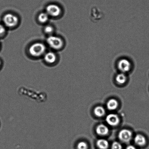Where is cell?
<instances>
[{
	"label": "cell",
	"mask_w": 149,
	"mask_h": 149,
	"mask_svg": "<svg viewBox=\"0 0 149 149\" xmlns=\"http://www.w3.org/2000/svg\"><path fill=\"white\" fill-rule=\"evenodd\" d=\"M46 45L41 42H36L29 47L28 52L29 55L33 58H38L43 56L47 52Z\"/></svg>",
	"instance_id": "1"
},
{
	"label": "cell",
	"mask_w": 149,
	"mask_h": 149,
	"mask_svg": "<svg viewBox=\"0 0 149 149\" xmlns=\"http://www.w3.org/2000/svg\"><path fill=\"white\" fill-rule=\"evenodd\" d=\"M46 43L49 47L54 51L61 50L65 45L63 39L54 34L47 36Z\"/></svg>",
	"instance_id": "2"
},
{
	"label": "cell",
	"mask_w": 149,
	"mask_h": 149,
	"mask_svg": "<svg viewBox=\"0 0 149 149\" xmlns=\"http://www.w3.org/2000/svg\"><path fill=\"white\" fill-rule=\"evenodd\" d=\"M3 23L7 28H14L17 26L19 19L16 15L12 13H7L3 17Z\"/></svg>",
	"instance_id": "3"
},
{
	"label": "cell",
	"mask_w": 149,
	"mask_h": 149,
	"mask_svg": "<svg viewBox=\"0 0 149 149\" xmlns=\"http://www.w3.org/2000/svg\"><path fill=\"white\" fill-rule=\"evenodd\" d=\"M45 12L49 17L53 18H57L59 17L62 13L61 7L55 4H50L47 6Z\"/></svg>",
	"instance_id": "4"
},
{
	"label": "cell",
	"mask_w": 149,
	"mask_h": 149,
	"mask_svg": "<svg viewBox=\"0 0 149 149\" xmlns=\"http://www.w3.org/2000/svg\"><path fill=\"white\" fill-rule=\"evenodd\" d=\"M43 57L45 62L49 65L54 64L58 59L56 54L52 51L46 52Z\"/></svg>",
	"instance_id": "5"
},
{
	"label": "cell",
	"mask_w": 149,
	"mask_h": 149,
	"mask_svg": "<svg viewBox=\"0 0 149 149\" xmlns=\"http://www.w3.org/2000/svg\"><path fill=\"white\" fill-rule=\"evenodd\" d=\"M132 132L128 129L121 130L118 134V137L120 141L124 143L129 142L132 139Z\"/></svg>",
	"instance_id": "6"
},
{
	"label": "cell",
	"mask_w": 149,
	"mask_h": 149,
	"mask_svg": "<svg viewBox=\"0 0 149 149\" xmlns=\"http://www.w3.org/2000/svg\"><path fill=\"white\" fill-rule=\"evenodd\" d=\"M118 68L122 73H125L129 71L131 68V63L128 59H123L118 62Z\"/></svg>",
	"instance_id": "7"
},
{
	"label": "cell",
	"mask_w": 149,
	"mask_h": 149,
	"mask_svg": "<svg viewBox=\"0 0 149 149\" xmlns=\"http://www.w3.org/2000/svg\"><path fill=\"white\" fill-rule=\"evenodd\" d=\"M106 121L111 126H115L119 124L120 119L117 115L115 114L111 113L106 116Z\"/></svg>",
	"instance_id": "8"
},
{
	"label": "cell",
	"mask_w": 149,
	"mask_h": 149,
	"mask_svg": "<svg viewBox=\"0 0 149 149\" xmlns=\"http://www.w3.org/2000/svg\"><path fill=\"white\" fill-rule=\"evenodd\" d=\"M50 17L46 12H43L38 15L37 19L39 23L46 24L49 22Z\"/></svg>",
	"instance_id": "9"
},
{
	"label": "cell",
	"mask_w": 149,
	"mask_h": 149,
	"mask_svg": "<svg viewBox=\"0 0 149 149\" xmlns=\"http://www.w3.org/2000/svg\"><path fill=\"white\" fill-rule=\"evenodd\" d=\"M135 144L139 146H144L146 144V139L144 136L141 134H137L134 138Z\"/></svg>",
	"instance_id": "10"
},
{
	"label": "cell",
	"mask_w": 149,
	"mask_h": 149,
	"mask_svg": "<svg viewBox=\"0 0 149 149\" xmlns=\"http://www.w3.org/2000/svg\"><path fill=\"white\" fill-rule=\"evenodd\" d=\"M109 130L106 125H98L96 128V132L98 135L100 136H105L109 134Z\"/></svg>",
	"instance_id": "11"
},
{
	"label": "cell",
	"mask_w": 149,
	"mask_h": 149,
	"mask_svg": "<svg viewBox=\"0 0 149 149\" xmlns=\"http://www.w3.org/2000/svg\"><path fill=\"white\" fill-rule=\"evenodd\" d=\"M118 103L116 99H110L107 104V109L109 110L113 111L116 109L118 107Z\"/></svg>",
	"instance_id": "12"
},
{
	"label": "cell",
	"mask_w": 149,
	"mask_h": 149,
	"mask_svg": "<svg viewBox=\"0 0 149 149\" xmlns=\"http://www.w3.org/2000/svg\"><path fill=\"white\" fill-rule=\"evenodd\" d=\"M96 145L99 149H107L109 147V143L106 140L102 139L98 140Z\"/></svg>",
	"instance_id": "13"
},
{
	"label": "cell",
	"mask_w": 149,
	"mask_h": 149,
	"mask_svg": "<svg viewBox=\"0 0 149 149\" xmlns=\"http://www.w3.org/2000/svg\"><path fill=\"white\" fill-rule=\"evenodd\" d=\"M44 32L47 36L53 35L55 31V28L51 24H46L43 29Z\"/></svg>",
	"instance_id": "14"
},
{
	"label": "cell",
	"mask_w": 149,
	"mask_h": 149,
	"mask_svg": "<svg viewBox=\"0 0 149 149\" xmlns=\"http://www.w3.org/2000/svg\"><path fill=\"white\" fill-rule=\"evenodd\" d=\"M106 111L104 108L102 106L96 107L94 109V113L96 116L101 117L104 115Z\"/></svg>",
	"instance_id": "15"
},
{
	"label": "cell",
	"mask_w": 149,
	"mask_h": 149,
	"mask_svg": "<svg viewBox=\"0 0 149 149\" xmlns=\"http://www.w3.org/2000/svg\"><path fill=\"white\" fill-rule=\"evenodd\" d=\"M116 80L118 83L119 84H123L127 80V77L123 73L118 74L116 76Z\"/></svg>",
	"instance_id": "16"
},
{
	"label": "cell",
	"mask_w": 149,
	"mask_h": 149,
	"mask_svg": "<svg viewBox=\"0 0 149 149\" xmlns=\"http://www.w3.org/2000/svg\"><path fill=\"white\" fill-rule=\"evenodd\" d=\"M77 149H88V146L85 142L83 141H80L77 145Z\"/></svg>",
	"instance_id": "17"
},
{
	"label": "cell",
	"mask_w": 149,
	"mask_h": 149,
	"mask_svg": "<svg viewBox=\"0 0 149 149\" xmlns=\"http://www.w3.org/2000/svg\"><path fill=\"white\" fill-rule=\"evenodd\" d=\"M7 28L3 24H0V37H3L7 33Z\"/></svg>",
	"instance_id": "18"
},
{
	"label": "cell",
	"mask_w": 149,
	"mask_h": 149,
	"mask_svg": "<svg viewBox=\"0 0 149 149\" xmlns=\"http://www.w3.org/2000/svg\"><path fill=\"white\" fill-rule=\"evenodd\" d=\"M122 146L120 143L117 141H115L112 144L111 149H122Z\"/></svg>",
	"instance_id": "19"
},
{
	"label": "cell",
	"mask_w": 149,
	"mask_h": 149,
	"mask_svg": "<svg viewBox=\"0 0 149 149\" xmlns=\"http://www.w3.org/2000/svg\"><path fill=\"white\" fill-rule=\"evenodd\" d=\"M126 149H137L134 146L131 145L128 146Z\"/></svg>",
	"instance_id": "20"
},
{
	"label": "cell",
	"mask_w": 149,
	"mask_h": 149,
	"mask_svg": "<svg viewBox=\"0 0 149 149\" xmlns=\"http://www.w3.org/2000/svg\"><path fill=\"white\" fill-rule=\"evenodd\" d=\"M1 61H0V67H1Z\"/></svg>",
	"instance_id": "21"
}]
</instances>
